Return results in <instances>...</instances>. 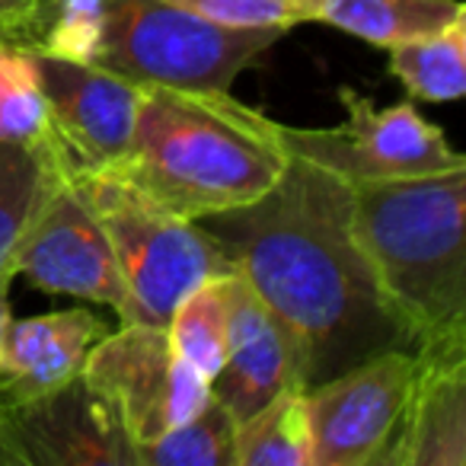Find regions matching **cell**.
Instances as JSON below:
<instances>
[{"label":"cell","mask_w":466,"mask_h":466,"mask_svg":"<svg viewBox=\"0 0 466 466\" xmlns=\"http://www.w3.org/2000/svg\"><path fill=\"white\" fill-rule=\"evenodd\" d=\"M109 326L90 310L10 319L0 345V402L29 400L77 380Z\"/></svg>","instance_id":"14"},{"label":"cell","mask_w":466,"mask_h":466,"mask_svg":"<svg viewBox=\"0 0 466 466\" xmlns=\"http://www.w3.org/2000/svg\"><path fill=\"white\" fill-rule=\"evenodd\" d=\"M415 355L387 349L304 390L310 466H377L402 415Z\"/></svg>","instance_id":"9"},{"label":"cell","mask_w":466,"mask_h":466,"mask_svg":"<svg viewBox=\"0 0 466 466\" xmlns=\"http://www.w3.org/2000/svg\"><path fill=\"white\" fill-rule=\"evenodd\" d=\"M412 355L406 406L377 466H466V342Z\"/></svg>","instance_id":"13"},{"label":"cell","mask_w":466,"mask_h":466,"mask_svg":"<svg viewBox=\"0 0 466 466\" xmlns=\"http://www.w3.org/2000/svg\"><path fill=\"white\" fill-rule=\"evenodd\" d=\"M48 112L26 42L0 23V141H48Z\"/></svg>","instance_id":"20"},{"label":"cell","mask_w":466,"mask_h":466,"mask_svg":"<svg viewBox=\"0 0 466 466\" xmlns=\"http://www.w3.org/2000/svg\"><path fill=\"white\" fill-rule=\"evenodd\" d=\"M345 106V122L332 128H294L281 125V141L288 154L304 157L351 186L364 182L415 179L463 169L466 160L451 147L444 131L431 125L415 103L402 99L393 106H377L351 86L339 90Z\"/></svg>","instance_id":"6"},{"label":"cell","mask_w":466,"mask_h":466,"mask_svg":"<svg viewBox=\"0 0 466 466\" xmlns=\"http://www.w3.org/2000/svg\"><path fill=\"white\" fill-rule=\"evenodd\" d=\"M390 74L412 99L453 103L466 93V16L441 33L390 48Z\"/></svg>","instance_id":"17"},{"label":"cell","mask_w":466,"mask_h":466,"mask_svg":"<svg viewBox=\"0 0 466 466\" xmlns=\"http://www.w3.org/2000/svg\"><path fill=\"white\" fill-rule=\"evenodd\" d=\"M48 135L71 176L112 173L128 154L144 86L112 71L55 58L29 46Z\"/></svg>","instance_id":"8"},{"label":"cell","mask_w":466,"mask_h":466,"mask_svg":"<svg viewBox=\"0 0 466 466\" xmlns=\"http://www.w3.org/2000/svg\"><path fill=\"white\" fill-rule=\"evenodd\" d=\"M351 201V182L291 157L266 195L198 218L285 326L304 390L387 349H409L361 253Z\"/></svg>","instance_id":"1"},{"label":"cell","mask_w":466,"mask_h":466,"mask_svg":"<svg viewBox=\"0 0 466 466\" xmlns=\"http://www.w3.org/2000/svg\"><path fill=\"white\" fill-rule=\"evenodd\" d=\"M220 294L227 317V355L224 368L211 380V396L233 419L243 421L281 390L300 387L298 351L285 326L237 272L220 279Z\"/></svg>","instance_id":"12"},{"label":"cell","mask_w":466,"mask_h":466,"mask_svg":"<svg viewBox=\"0 0 466 466\" xmlns=\"http://www.w3.org/2000/svg\"><path fill=\"white\" fill-rule=\"evenodd\" d=\"M192 14L233 29H294L317 23L323 0H169Z\"/></svg>","instance_id":"22"},{"label":"cell","mask_w":466,"mask_h":466,"mask_svg":"<svg viewBox=\"0 0 466 466\" xmlns=\"http://www.w3.org/2000/svg\"><path fill=\"white\" fill-rule=\"evenodd\" d=\"M460 16H466L460 0H323L317 10V23L380 48L441 33Z\"/></svg>","instance_id":"16"},{"label":"cell","mask_w":466,"mask_h":466,"mask_svg":"<svg viewBox=\"0 0 466 466\" xmlns=\"http://www.w3.org/2000/svg\"><path fill=\"white\" fill-rule=\"evenodd\" d=\"M10 288H0V345H4V332H7L10 323Z\"/></svg>","instance_id":"24"},{"label":"cell","mask_w":466,"mask_h":466,"mask_svg":"<svg viewBox=\"0 0 466 466\" xmlns=\"http://www.w3.org/2000/svg\"><path fill=\"white\" fill-rule=\"evenodd\" d=\"M233 466H310L304 390H281L249 419L237 421Z\"/></svg>","instance_id":"18"},{"label":"cell","mask_w":466,"mask_h":466,"mask_svg":"<svg viewBox=\"0 0 466 466\" xmlns=\"http://www.w3.org/2000/svg\"><path fill=\"white\" fill-rule=\"evenodd\" d=\"M169 345L186 364H192L208 383L224 368L227 355V317L220 279L205 281L173 310L167 323Z\"/></svg>","instance_id":"21"},{"label":"cell","mask_w":466,"mask_h":466,"mask_svg":"<svg viewBox=\"0 0 466 466\" xmlns=\"http://www.w3.org/2000/svg\"><path fill=\"white\" fill-rule=\"evenodd\" d=\"M288 160L281 125L230 90L144 86L128 154L109 176L198 220L266 195Z\"/></svg>","instance_id":"2"},{"label":"cell","mask_w":466,"mask_h":466,"mask_svg":"<svg viewBox=\"0 0 466 466\" xmlns=\"http://www.w3.org/2000/svg\"><path fill=\"white\" fill-rule=\"evenodd\" d=\"M351 188L355 237L409 349L466 342V167Z\"/></svg>","instance_id":"4"},{"label":"cell","mask_w":466,"mask_h":466,"mask_svg":"<svg viewBox=\"0 0 466 466\" xmlns=\"http://www.w3.org/2000/svg\"><path fill=\"white\" fill-rule=\"evenodd\" d=\"M67 173L48 141H0V288L16 279V249L52 188Z\"/></svg>","instance_id":"15"},{"label":"cell","mask_w":466,"mask_h":466,"mask_svg":"<svg viewBox=\"0 0 466 466\" xmlns=\"http://www.w3.org/2000/svg\"><path fill=\"white\" fill-rule=\"evenodd\" d=\"M135 466V444L84 380L0 402V466Z\"/></svg>","instance_id":"10"},{"label":"cell","mask_w":466,"mask_h":466,"mask_svg":"<svg viewBox=\"0 0 466 466\" xmlns=\"http://www.w3.org/2000/svg\"><path fill=\"white\" fill-rule=\"evenodd\" d=\"M103 224L125 281L122 323L167 326L205 281L230 275V259L198 220L179 218L109 173L74 176Z\"/></svg>","instance_id":"5"},{"label":"cell","mask_w":466,"mask_h":466,"mask_svg":"<svg viewBox=\"0 0 466 466\" xmlns=\"http://www.w3.org/2000/svg\"><path fill=\"white\" fill-rule=\"evenodd\" d=\"M285 29H233L169 0H35L16 39L141 86L230 90Z\"/></svg>","instance_id":"3"},{"label":"cell","mask_w":466,"mask_h":466,"mask_svg":"<svg viewBox=\"0 0 466 466\" xmlns=\"http://www.w3.org/2000/svg\"><path fill=\"white\" fill-rule=\"evenodd\" d=\"M16 275L46 294L109 304L122 310L125 281L103 224L74 176H65L29 224L16 249Z\"/></svg>","instance_id":"11"},{"label":"cell","mask_w":466,"mask_h":466,"mask_svg":"<svg viewBox=\"0 0 466 466\" xmlns=\"http://www.w3.org/2000/svg\"><path fill=\"white\" fill-rule=\"evenodd\" d=\"M33 4L35 0H0V23H10V26L16 29V23L29 14Z\"/></svg>","instance_id":"23"},{"label":"cell","mask_w":466,"mask_h":466,"mask_svg":"<svg viewBox=\"0 0 466 466\" xmlns=\"http://www.w3.org/2000/svg\"><path fill=\"white\" fill-rule=\"evenodd\" d=\"M80 380L106 402L131 444L160 438L211 400V383L176 355L167 326L122 323L106 332L86 355Z\"/></svg>","instance_id":"7"},{"label":"cell","mask_w":466,"mask_h":466,"mask_svg":"<svg viewBox=\"0 0 466 466\" xmlns=\"http://www.w3.org/2000/svg\"><path fill=\"white\" fill-rule=\"evenodd\" d=\"M233 438L237 419L211 396L188 421L135 444V466H233Z\"/></svg>","instance_id":"19"}]
</instances>
